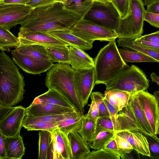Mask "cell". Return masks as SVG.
Segmentation results:
<instances>
[{"label":"cell","mask_w":159,"mask_h":159,"mask_svg":"<svg viewBox=\"0 0 159 159\" xmlns=\"http://www.w3.org/2000/svg\"><path fill=\"white\" fill-rule=\"evenodd\" d=\"M80 18L65 8L63 3L57 2L34 9L20 25L19 32L70 30Z\"/></svg>","instance_id":"6da1fadb"},{"label":"cell","mask_w":159,"mask_h":159,"mask_svg":"<svg viewBox=\"0 0 159 159\" xmlns=\"http://www.w3.org/2000/svg\"><path fill=\"white\" fill-rule=\"evenodd\" d=\"M24 77L13 60L0 52V102L4 106L16 105L23 98Z\"/></svg>","instance_id":"7a4b0ae2"},{"label":"cell","mask_w":159,"mask_h":159,"mask_svg":"<svg viewBox=\"0 0 159 159\" xmlns=\"http://www.w3.org/2000/svg\"><path fill=\"white\" fill-rule=\"evenodd\" d=\"M75 71L70 65L61 63L54 64L46 74L45 84L48 89L56 90L66 98L77 112L84 115V107L79 100L75 89Z\"/></svg>","instance_id":"3957f363"},{"label":"cell","mask_w":159,"mask_h":159,"mask_svg":"<svg viewBox=\"0 0 159 159\" xmlns=\"http://www.w3.org/2000/svg\"><path fill=\"white\" fill-rule=\"evenodd\" d=\"M93 60L97 84L105 85L120 70L129 66L121 57L115 40L101 48Z\"/></svg>","instance_id":"277c9868"},{"label":"cell","mask_w":159,"mask_h":159,"mask_svg":"<svg viewBox=\"0 0 159 159\" xmlns=\"http://www.w3.org/2000/svg\"><path fill=\"white\" fill-rule=\"evenodd\" d=\"M149 81L141 69L132 65L121 69L105 85L106 90H119L131 94L147 89Z\"/></svg>","instance_id":"5b68a950"},{"label":"cell","mask_w":159,"mask_h":159,"mask_svg":"<svg viewBox=\"0 0 159 159\" xmlns=\"http://www.w3.org/2000/svg\"><path fill=\"white\" fill-rule=\"evenodd\" d=\"M145 11L141 0H129L128 14L123 19L120 18L115 30L118 38L135 39L140 37L143 32Z\"/></svg>","instance_id":"8992f818"},{"label":"cell","mask_w":159,"mask_h":159,"mask_svg":"<svg viewBox=\"0 0 159 159\" xmlns=\"http://www.w3.org/2000/svg\"><path fill=\"white\" fill-rule=\"evenodd\" d=\"M69 31L92 44L95 40L109 42L118 38L115 31L102 27L84 18H80Z\"/></svg>","instance_id":"52a82bcc"},{"label":"cell","mask_w":159,"mask_h":159,"mask_svg":"<svg viewBox=\"0 0 159 159\" xmlns=\"http://www.w3.org/2000/svg\"><path fill=\"white\" fill-rule=\"evenodd\" d=\"M120 18L111 2L93 1L84 19L106 28L116 30Z\"/></svg>","instance_id":"ba28073f"},{"label":"cell","mask_w":159,"mask_h":159,"mask_svg":"<svg viewBox=\"0 0 159 159\" xmlns=\"http://www.w3.org/2000/svg\"><path fill=\"white\" fill-rule=\"evenodd\" d=\"M34 9L26 5H0V27L9 30L21 25Z\"/></svg>","instance_id":"9c48e42d"},{"label":"cell","mask_w":159,"mask_h":159,"mask_svg":"<svg viewBox=\"0 0 159 159\" xmlns=\"http://www.w3.org/2000/svg\"><path fill=\"white\" fill-rule=\"evenodd\" d=\"M74 84L77 96L84 107L88 103L95 85L94 68L89 69L75 70Z\"/></svg>","instance_id":"30bf717a"},{"label":"cell","mask_w":159,"mask_h":159,"mask_svg":"<svg viewBox=\"0 0 159 159\" xmlns=\"http://www.w3.org/2000/svg\"><path fill=\"white\" fill-rule=\"evenodd\" d=\"M152 128L153 134H159V103L153 95L145 90L134 93Z\"/></svg>","instance_id":"8fae6325"},{"label":"cell","mask_w":159,"mask_h":159,"mask_svg":"<svg viewBox=\"0 0 159 159\" xmlns=\"http://www.w3.org/2000/svg\"><path fill=\"white\" fill-rule=\"evenodd\" d=\"M50 132V141L48 152V159H72L68 135L58 128Z\"/></svg>","instance_id":"7c38bea8"},{"label":"cell","mask_w":159,"mask_h":159,"mask_svg":"<svg viewBox=\"0 0 159 159\" xmlns=\"http://www.w3.org/2000/svg\"><path fill=\"white\" fill-rule=\"evenodd\" d=\"M12 60L25 72L32 74H39L50 69L54 65L51 61L32 57L21 54L15 49L11 51Z\"/></svg>","instance_id":"4fadbf2b"},{"label":"cell","mask_w":159,"mask_h":159,"mask_svg":"<svg viewBox=\"0 0 159 159\" xmlns=\"http://www.w3.org/2000/svg\"><path fill=\"white\" fill-rule=\"evenodd\" d=\"M125 130L139 132L148 135L143 128L140 116L133 110L129 103L119 112L115 133Z\"/></svg>","instance_id":"5bb4252c"},{"label":"cell","mask_w":159,"mask_h":159,"mask_svg":"<svg viewBox=\"0 0 159 159\" xmlns=\"http://www.w3.org/2000/svg\"><path fill=\"white\" fill-rule=\"evenodd\" d=\"M26 115V108L14 107L0 121V130L6 137L20 134L22 122Z\"/></svg>","instance_id":"9a60e30c"},{"label":"cell","mask_w":159,"mask_h":159,"mask_svg":"<svg viewBox=\"0 0 159 159\" xmlns=\"http://www.w3.org/2000/svg\"><path fill=\"white\" fill-rule=\"evenodd\" d=\"M17 37L20 45L38 44L45 46H69L66 43L48 32H19Z\"/></svg>","instance_id":"2e32d148"},{"label":"cell","mask_w":159,"mask_h":159,"mask_svg":"<svg viewBox=\"0 0 159 159\" xmlns=\"http://www.w3.org/2000/svg\"><path fill=\"white\" fill-rule=\"evenodd\" d=\"M74 111H76L72 108L46 103L31 104L26 108V115L34 116L62 115Z\"/></svg>","instance_id":"e0dca14e"},{"label":"cell","mask_w":159,"mask_h":159,"mask_svg":"<svg viewBox=\"0 0 159 159\" xmlns=\"http://www.w3.org/2000/svg\"><path fill=\"white\" fill-rule=\"evenodd\" d=\"M116 134L126 140L131 145L133 149L138 153L150 157L147 140L145 135L142 133L125 130L118 132Z\"/></svg>","instance_id":"ac0fdd59"},{"label":"cell","mask_w":159,"mask_h":159,"mask_svg":"<svg viewBox=\"0 0 159 159\" xmlns=\"http://www.w3.org/2000/svg\"><path fill=\"white\" fill-rule=\"evenodd\" d=\"M69 57L71 66L75 70L91 69L94 67L93 59L84 50L69 46Z\"/></svg>","instance_id":"d6986e66"},{"label":"cell","mask_w":159,"mask_h":159,"mask_svg":"<svg viewBox=\"0 0 159 159\" xmlns=\"http://www.w3.org/2000/svg\"><path fill=\"white\" fill-rule=\"evenodd\" d=\"M4 143L7 159L22 158L25 154V148L20 134L13 136H5Z\"/></svg>","instance_id":"ffe728a7"},{"label":"cell","mask_w":159,"mask_h":159,"mask_svg":"<svg viewBox=\"0 0 159 159\" xmlns=\"http://www.w3.org/2000/svg\"><path fill=\"white\" fill-rule=\"evenodd\" d=\"M72 155V159H83L90 152L88 143L84 140L78 132L68 134Z\"/></svg>","instance_id":"44dd1931"},{"label":"cell","mask_w":159,"mask_h":159,"mask_svg":"<svg viewBox=\"0 0 159 159\" xmlns=\"http://www.w3.org/2000/svg\"><path fill=\"white\" fill-rule=\"evenodd\" d=\"M40 103L52 104L75 110L72 104L66 98L57 91L52 89H48L45 93L36 97L31 104Z\"/></svg>","instance_id":"7402d4cb"},{"label":"cell","mask_w":159,"mask_h":159,"mask_svg":"<svg viewBox=\"0 0 159 159\" xmlns=\"http://www.w3.org/2000/svg\"><path fill=\"white\" fill-rule=\"evenodd\" d=\"M48 33L66 43L69 46L76 47L83 50H88L93 47V44L71 33L69 30H58Z\"/></svg>","instance_id":"603a6c76"},{"label":"cell","mask_w":159,"mask_h":159,"mask_svg":"<svg viewBox=\"0 0 159 159\" xmlns=\"http://www.w3.org/2000/svg\"><path fill=\"white\" fill-rule=\"evenodd\" d=\"M84 115L77 112L58 122L57 127L68 135L70 133L78 132L80 129Z\"/></svg>","instance_id":"cb8c5ba5"},{"label":"cell","mask_w":159,"mask_h":159,"mask_svg":"<svg viewBox=\"0 0 159 159\" xmlns=\"http://www.w3.org/2000/svg\"><path fill=\"white\" fill-rule=\"evenodd\" d=\"M130 95L129 93L124 91L106 90L104 96L109 103L119 111L127 105Z\"/></svg>","instance_id":"d4e9b609"},{"label":"cell","mask_w":159,"mask_h":159,"mask_svg":"<svg viewBox=\"0 0 159 159\" xmlns=\"http://www.w3.org/2000/svg\"><path fill=\"white\" fill-rule=\"evenodd\" d=\"M15 49L19 53L33 58L43 60H50L46 47L44 46L38 44L20 45Z\"/></svg>","instance_id":"484cf974"},{"label":"cell","mask_w":159,"mask_h":159,"mask_svg":"<svg viewBox=\"0 0 159 159\" xmlns=\"http://www.w3.org/2000/svg\"><path fill=\"white\" fill-rule=\"evenodd\" d=\"M93 3L92 0H67L63 4L66 9L84 18Z\"/></svg>","instance_id":"4316f807"},{"label":"cell","mask_w":159,"mask_h":159,"mask_svg":"<svg viewBox=\"0 0 159 159\" xmlns=\"http://www.w3.org/2000/svg\"><path fill=\"white\" fill-rule=\"evenodd\" d=\"M119 53L125 61L132 62H159L152 57L144 53L126 48L118 49Z\"/></svg>","instance_id":"83f0119b"},{"label":"cell","mask_w":159,"mask_h":159,"mask_svg":"<svg viewBox=\"0 0 159 159\" xmlns=\"http://www.w3.org/2000/svg\"><path fill=\"white\" fill-rule=\"evenodd\" d=\"M46 47L49 58L53 62L70 65L68 46Z\"/></svg>","instance_id":"f1b7e54d"},{"label":"cell","mask_w":159,"mask_h":159,"mask_svg":"<svg viewBox=\"0 0 159 159\" xmlns=\"http://www.w3.org/2000/svg\"><path fill=\"white\" fill-rule=\"evenodd\" d=\"M19 45L18 37L7 29L0 27V50L9 52L11 48H16Z\"/></svg>","instance_id":"f546056e"},{"label":"cell","mask_w":159,"mask_h":159,"mask_svg":"<svg viewBox=\"0 0 159 159\" xmlns=\"http://www.w3.org/2000/svg\"><path fill=\"white\" fill-rule=\"evenodd\" d=\"M133 40L118 38L117 42L119 46L127 48L144 53L159 61V51L145 48L134 43Z\"/></svg>","instance_id":"4dcf8cb0"},{"label":"cell","mask_w":159,"mask_h":159,"mask_svg":"<svg viewBox=\"0 0 159 159\" xmlns=\"http://www.w3.org/2000/svg\"><path fill=\"white\" fill-rule=\"evenodd\" d=\"M115 134L114 132L110 131L100 132L88 143L89 146L94 150L103 148L114 138Z\"/></svg>","instance_id":"1f68e13d"},{"label":"cell","mask_w":159,"mask_h":159,"mask_svg":"<svg viewBox=\"0 0 159 159\" xmlns=\"http://www.w3.org/2000/svg\"><path fill=\"white\" fill-rule=\"evenodd\" d=\"M96 122L84 116L81 128L78 132L88 143L95 135Z\"/></svg>","instance_id":"d6a6232c"},{"label":"cell","mask_w":159,"mask_h":159,"mask_svg":"<svg viewBox=\"0 0 159 159\" xmlns=\"http://www.w3.org/2000/svg\"><path fill=\"white\" fill-rule=\"evenodd\" d=\"M74 111L64 114L58 115H44L34 116L25 115L22 122V125L29 124L37 121H42L56 123L62 120L72 114Z\"/></svg>","instance_id":"836d02e7"},{"label":"cell","mask_w":159,"mask_h":159,"mask_svg":"<svg viewBox=\"0 0 159 159\" xmlns=\"http://www.w3.org/2000/svg\"><path fill=\"white\" fill-rule=\"evenodd\" d=\"M38 159H48V152L50 141V132L40 130L39 133Z\"/></svg>","instance_id":"e575fe53"},{"label":"cell","mask_w":159,"mask_h":159,"mask_svg":"<svg viewBox=\"0 0 159 159\" xmlns=\"http://www.w3.org/2000/svg\"><path fill=\"white\" fill-rule=\"evenodd\" d=\"M119 155L103 148L90 152L83 159H120Z\"/></svg>","instance_id":"d590c367"},{"label":"cell","mask_w":159,"mask_h":159,"mask_svg":"<svg viewBox=\"0 0 159 159\" xmlns=\"http://www.w3.org/2000/svg\"><path fill=\"white\" fill-rule=\"evenodd\" d=\"M22 127L27 131L47 130L51 131L54 129L57 128L56 123L37 121L29 124L22 125Z\"/></svg>","instance_id":"8d00e7d4"},{"label":"cell","mask_w":159,"mask_h":159,"mask_svg":"<svg viewBox=\"0 0 159 159\" xmlns=\"http://www.w3.org/2000/svg\"><path fill=\"white\" fill-rule=\"evenodd\" d=\"M91 99L95 102L99 112V117L109 116L107 107L104 100V96L102 93L98 92H92L90 96Z\"/></svg>","instance_id":"74e56055"},{"label":"cell","mask_w":159,"mask_h":159,"mask_svg":"<svg viewBox=\"0 0 159 159\" xmlns=\"http://www.w3.org/2000/svg\"><path fill=\"white\" fill-rule=\"evenodd\" d=\"M105 131H110L115 132L112 121L109 116L99 117L96 122L95 135L100 132Z\"/></svg>","instance_id":"f35d334b"},{"label":"cell","mask_w":159,"mask_h":159,"mask_svg":"<svg viewBox=\"0 0 159 159\" xmlns=\"http://www.w3.org/2000/svg\"><path fill=\"white\" fill-rule=\"evenodd\" d=\"M114 139L120 157L122 159H123L124 155L125 154L129 153L133 150L131 145L123 138L115 134Z\"/></svg>","instance_id":"ab89813d"},{"label":"cell","mask_w":159,"mask_h":159,"mask_svg":"<svg viewBox=\"0 0 159 159\" xmlns=\"http://www.w3.org/2000/svg\"><path fill=\"white\" fill-rule=\"evenodd\" d=\"M148 141L150 157L159 159V139L150 136L145 135Z\"/></svg>","instance_id":"60d3db41"},{"label":"cell","mask_w":159,"mask_h":159,"mask_svg":"<svg viewBox=\"0 0 159 159\" xmlns=\"http://www.w3.org/2000/svg\"><path fill=\"white\" fill-rule=\"evenodd\" d=\"M111 2L118 11L120 18L123 19L128 15L129 0H112Z\"/></svg>","instance_id":"b9f144b4"},{"label":"cell","mask_w":159,"mask_h":159,"mask_svg":"<svg viewBox=\"0 0 159 159\" xmlns=\"http://www.w3.org/2000/svg\"><path fill=\"white\" fill-rule=\"evenodd\" d=\"M143 20L152 25L157 28H159V14L148 12L146 10Z\"/></svg>","instance_id":"7bdbcfd3"},{"label":"cell","mask_w":159,"mask_h":159,"mask_svg":"<svg viewBox=\"0 0 159 159\" xmlns=\"http://www.w3.org/2000/svg\"><path fill=\"white\" fill-rule=\"evenodd\" d=\"M104 100L107 107L110 117L114 125L115 130L119 111L116 108L109 103L104 98Z\"/></svg>","instance_id":"ee69618b"},{"label":"cell","mask_w":159,"mask_h":159,"mask_svg":"<svg viewBox=\"0 0 159 159\" xmlns=\"http://www.w3.org/2000/svg\"><path fill=\"white\" fill-rule=\"evenodd\" d=\"M91 100V103L88 113L86 116L89 119L96 121L99 117V112L98 108L95 101L93 99Z\"/></svg>","instance_id":"f6af8a7d"},{"label":"cell","mask_w":159,"mask_h":159,"mask_svg":"<svg viewBox=\"0 0 159 159\" xmlns=\"http://www.w3.org/2000/svg\"><path fill=\"white\" fill-rule=\"evenodd\" d=\"M57 2L56 0H30L26 5L34 9L49 5Z\"/></svg>","instance_id":"bcb514c9"},{"label":"cell","mask_w":159,"mask_h":159,"mask_svg":"<svg viewBox=\"0 0 159 159\" xmlns=\"http://www.w3.org/2000/svg\"><path fill=\"white\" fill-rule=\"evenodd\" d=\"M134 43L147 48L159 51V44L142 40L139 38L133 40Z\"/></svg>","instance_id":"7dc6e473"},{"label":"cell","mask_w":159,"mask_h":159,"mask_svg":"<svg viewBox=\"0 0 159 159\" xmlns=\"http://www.w3.org/2000/svg\"><path fill=\"white\" fill-rule=\"evenodd\" d=\"M139 39L159 44V31L141 36Z\"/></svg>","instance_id":"c3c4849f"},{"label":"cell","mask_w":159,"mask_h":159,"mask_svg":"<svg viewBox=\"0 0 159 159\" xmlns=\"http://www.w3.org/2000/svg\"><path fill=\"white\" fill-rule=\"evenodd\" d=\"M104 148L112 152L116 153L120 155L114 137L105 146Z\"/></svg>","instance_id":"681fc988"},{"label":"cell","mask_w":159,"mask_h":159,"mask_svg":"<svg viewBox=\"0 0 159 159\" xmlns=\"http://www.w3.org/2000/svg\"><path fill=\"white\" fill-rule=\"evenodd\" d=\"M30 0H0V5L8 4L26 5Z\"/></svg>","instance_id":"f907efd6"},{"label":"cell","mask_w":159,"mask_h":159,"mask_svg":"<svg viewBox=\"0 0 159 159\" xmlns=\"http://www.w3.org/2000/svg\"><path fill=\"white\" fill-rule=\"evenodd\" d=\"M5 136L0 130V159H7L4 148Z\"/></svg>","instance_id":"816d5d0a"},{"label":"cell","mask_w":159,"mask_h":159,"mask_svg":"<svg viewBox=\"0 0 159 159\" xmlns=\"http://www.w3.org/2000/svg\"><path fill=\"white\" fill-rule=\"evenodd\" d=\"M147 6V11L152 13L159 14V1L153 2Z\"/></svg>","instance_id":"f5cc1de1"},{"label":"cell","mask_w":159,"mask_h":159,"mask_svg":"<svg viewBox=\"0 0 159 159\" xmlns=\"http://www.w3.org/2000/svg\"><path fill=\"white\" fill-rule=\"evenodd\" d=\"M13 107L11 106L0 107V121Z\"/></svg>","instance_id":"db71d44e"},{"label":"cell","mask_w":159,"mask_h":159,"mask_svg":"<svg viewBox=\"0 0 159 159\" xmlns=\"http://www.w3.org/2000/svg\"><path fill=\"white\" fill-rule=\"evenodd\" d=\"M150 77L152 82H155L159 85V77L156 75L155 72L151 73Z\"/></svg>","instance_id":"11a10c76"},{"label":"cell","mask_w":159,"mask_h":159,"mask_svg":"<svg viewBox=\"0 0 159 159\" xmlns=\"http://www.w3.org/2000/svg\"><path fill=\"white\" fill-rule=\"evenodd\" d=\"M144 6H148L150 4L159 0H141Z\"/></svg>","instance_id":"9f6ffc18"},{"label":"cell","mask_w":159,"mask_h":159,"mask_svg":"<svg viewBox=\"0 0 159 159\" xmlns=\"http://www.w3.org/2000/svg\"><path fill=\"white\" fill-rule=\"evenodd\" d=\"M154 95L157 100L159 102V91L156 90L154 92Z\"/></svg>","instance_id":"6f0895ef"},{"label":"cell","mask_w":159,"mask_h":159,"mask_svg":"<svg viewBox=\"0 0 159 159\" xmlns=\"http://www.w3.org/2000/svg\"><path fill=\"white\" fill-rule=\"evenodd\" d=\"M93 1H99L102 2H111L112 0H92Z\"/></svg>","instance_id":"680465c9"},{"label":"cell","mask_w":159,"mask_h":159,"mask_svg":"<svg viewBox=\"0 0 159 159\" xmlns=\"http://www.w3.org/2000/svg\"><path fill=\"white\" fill-rule=\"evenodd\" d=\"M67 0H56L57 2L61 3H63Z\"/></svg>","instance_id":"91938a15"},{"label":"cell","mask_w":159,"mask_h":159,"mask_svg":"<svg viewBox=\"0 0 159 159\" xmlns=\"http://www.w3.org/2000/svg\"><path fill=\"white\" fill-rule=\"evenodd\" d=\"M3 106H4L2 103H1L0 102V107H3Z\"/></svg>","instance_id":"94428289"}]
</instances>
